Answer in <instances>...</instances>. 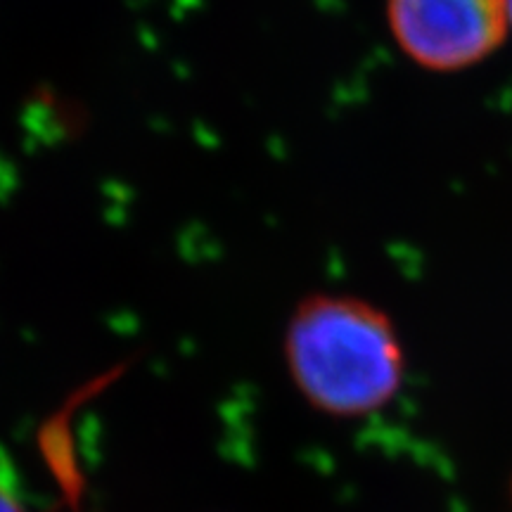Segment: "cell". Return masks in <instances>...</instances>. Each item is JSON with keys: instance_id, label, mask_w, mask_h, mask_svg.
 <instances>
[{"instance_id": "obj_3", "label": "cell", "mask_w": 512, "mask_h": 512, "mask_svg": "<svg viewBox=\"0 0 512 512\" xmlns=\"http://www.w3.org/2000/svg\"><path fill=\"white\" fill-rule=\"evenodd\" d=\"M0 512H24L22 501H19L12 486L0 475Z\"/></svg>"}, {"instance_id": "obj_2", "label": "cell", "mask_w": 512, "mask_h": 512, "mask_svg": "<svg viewBox=\"0 0 512 512\" xmlns=\"http://www.w3.org/2000/svg\"><path fill=\"white\" fill-rule=\"evenodd\" d=\"M387 22L403 55L430 72L482 62L508 36V0H387Z\"/></svg>"}, {"instance_id": "obj_1", "label": "cell", "mask_w": 512, "mask_h": 512, "mask_svg": "<svg viewBox=\"0 0 512 512\" xmlns=\"http://www.w3.org/2000/svg\"><path fill=\"white\" fill-rule=\"evenodd\" d=\"M285 361L304 399L339 418L382 408L403 377L392 320L347 294H316L294 309L285 330Z\"/></svg>"}, {"instance_id": "obj_4", "label": "cell", "mask_w": 512, "mask_h": 512, "mask_svg": "<svg viewBox=\"0 0 512 512\" xmlns=\"http://www.w3.org/2000/svg\"><path fill=\"white\" fill-rule=\"evenodd\" d=\"M508 10H510V24H512V0H508Z\"/></svg>"}]
</instances>
